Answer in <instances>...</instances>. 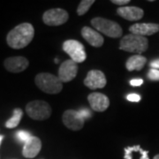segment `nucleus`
Returning a JSON list of instances; mask_svg holds the SVG:
<instances>
[{
	"label": "nucleus",
	"mask_w": 159,
	"mask_h": 159,
	"mask_svg": "<svg viewBox=\"0 0 159 159\" xmlns=\"http://www.w3.org/2000/svg\"><path fill=\"white\" fill-rule=\"evenodd\" d=\"M90 107L95 111L102 112L106 111L110 106V100L105 95L102 93H91L88 97Z\"/></svg>",
	"instance_id": "11"
},
{
	"label": "nucleus",
	"mask_w": 159,
	"mask_h": 159,
	"mask_svg": "<svg viewBox=\"0 0 159 159\" xmlns=\"http://www.w3.org/2000/svg\"><path fill=\"white\" fill-rule=\"evenodd\" d=\"M107 81L105 75L99 70H91L84 80V85L90 89H102L106 85Z\"/></svg>",
	"instance_id": "10"
},
{
	"label": "nucleus",
	"mask_w": 159,
	"mask_h": 159,
	"mask_svg": "<svg viewBox=\"0 0 159 159\" xmlns=\"http://www.w3.org/2000/svg\"><path fill=\"white\" fill-rule=\"evenodd\" d=\"M130 84H131V86H134V87H138V86H141L143 84V80L142 79L131 80Z\"/></svg>",
	"instance_id": "25"
},
{
	"label": "nucleus",
	"mask_w": 159,
	"mask_h": 159,
	"mask_svg": "<svg viewBox=\"0 0 159 159\" xmlns=\"http://www.w3.org/2000/svg\"><path fill=\"white\" fill-rule=\"evenodd\" d=\"M92 26L97 29V32H101L109 37L119 38L122 35V29L119 23L112 21L108 19L97 17L91 20Z\"/></svg>",
	"instance_id": "4"
},
{
	"label": "nucleus",
	"mask_w": 159,
	"mask_h": 159,
	"mask_svg": "<svg viewBox=\"0 0 159 159\" xmlns=\"http://www.w3.org/2000/svg\"><path fill=\"white\" fill-rule=\"evenodd\" d=\"M78 111H79L80 117L84 119V120H86V119H89V118H90L91 116H92V112H91L89 109H87V108L80 109V110Z\"/></svg>",
	"instance_id": "23"
},
{
	"label": "nucleus",
	"mask_w": 159,
	"mask_h": 159,
	"mask_svg": "<svg viewBox=\"0 0 159 159\" xmlns=\"http://www.w3.org/2000/svg\"><path fill=\"white\" fill-rule=\"evenodd\" d=\"M3 139H4V135H1V134H0V145H1V143H2Z\"/></svg>",
	"instance_id": "28"
},
{
	"label": "nucleus",
	"mask_w": 159,
	"mask_h": 159,
	"mask_svg": "<svg viewBox=\"0 0 159 159\" xmlns=\"http://www.w3.org/2000/svg\"><path fill=\"white\" fill-rule=\"evenodd\" d=\"M129 31L132 34L146 36L152 35L159 31V24L157 23H136L129 28Z\"/></svg>",
	"instance_id": "13"
},
{
	"label": "nucleus",
	"mask_w": 159,
	"mask_h": 159,
	"mask_svg": "<svg viewBox=\"0 0 159 159\" xmlns=\"http://www.w3.org/2000/svg\"><path fill=\"white\" fill-rule=\"evenodd\" d=\"M95 3L94 0H82L80 1L79 6L77 8V13L78 15H84L87 11L89 10L91 6Z\"/></svg>",
	"instance_id": "20"
},
{
	"label": "nucleus",
	"mask_w": 159,
	"mask_h": 159,
	"mask_svg": "<svg viewBox=\"0 0 159 159\" xmlns=\"http://www.w3.org/2000/svg\"><path fill=\"white\" fill-rule=\"evenodd\" d=\"M150 67L153 69H159V59H156V60H153L151 61L150 64H149Z\"/></svg>",
	"instance_id": "27"
},
{
	"label": "nucleus",
	"mask_w": 159,
	"mask_h": 159,
	"mask_svg": "<svg viewBox=\"0 0 159 159\" xmlns=\"http://www.w3.org/2000/svg\"><path fill=\"white\" fill-rule=\"evenodd\" d=\"M147 77L152 81H159V70L151 68L148 71Z\"/></svg>",
	"instance_id": "22"
},
{
	"label": "nucleus",
	"mask_w": 159,
	"mask_h": 159,
	"mask_svg": "<svg viewBox=\"0 0 159 159\" xmlns=\"http://www.w3.org/2000/svg\"><path fill=\"white\" fill-rule=\"evenodd\" d=\"M35 84L40 89L47 94H57L62 90V81L54 74L42 73L36 75Z\"/></svg>",
	"instance_id": "2"
},
{
	"label": "nucleus",
	"mask_w": 159,
	"mask_h": 159,
	"mask_svg": "<svg viewBox=\"0 0 159 159\" xmlns=\"http://www.w3.org/2000/svg\"><path fill=\"white\" fill-rule=\"evenodd\" d=\"M81 35L84 39L94 47H101L103 44V37L102 34L89 27H84L81 29Z\"/></svg>",
	"instance_id": "16"
},
{
	"label": "nucleus",
	"mask_w": 159,
	"mask_h": 159,
	"mask_svg": "<svg viewBox=\"0 0 159 159\" xmlns=\"http://www.w3.org/2000/svg\"><path fill=\"white\" fill-rule=\"evenodd\" d=\"M68 13L64 9L54 8L48 10L43 13V22L48 26H60L68 20Z\"/></svg>",
	"instance_id": "7"
},
{
	"label": "nucleus",
	"mask_w": 159,
	"mask_h": 159,
	"mask_svg": "<svg viewBox=\"0 0 159 159\" xmlns=\"http://www.w3.org/2000/svg\"><path fill=\"white\" fill-rule=\"evenodd\" d=\"M63 50L70 56L71 59L75 63H82L85 61V48L81 43L76 40H67L63 43Z\"/></svg>",
	"instance_id": "6"
},
{
	"label": "nucleus",
	"mask_w": 159,
	"mask_h": 159,
	"mask_svg": "<svg viewBox=\"0 0 159 159\" xmlns=\"http://www.w3.org/2000/svg\"><path fill=\"white\" fill-rule=\"evenodd\" d=\"M34 35V27L30 23H21L8 33L6 42L12 49L20 50L28 46Z\"/></svg>",
	"instance_id": "1"
},
{
	"label": "nucleus",
	"mask_w": 159,
	"mask_h": 159,
	"mask_svg": "<svg viewBox=\"0 0 159 159\" xmlns=\"http://www.w3.org/2000/svg\"><path fill=\"white\" fill-rule=\"evenodd\" d=\"M153 159H159V154L158 155H157V156H155Z\"/></svg>",
	"instance_id": "29"
},
{
	"label": "nucleus",
	"mask_w": 159,
	"mask_h": 159,
	"mask_svg": "<svg viewBox=\"0 0 159 159\" xmlns=\"http://www.w3.org/2000/svg\"><path fill=\"white\" fill-rule=\"evenodd\" d=\"M29 62V60L24 57H7L4 66L7 71L11 73H20L28 68Z\"/></svg>",
	"instance_id": "12"
},
{
	"label": "nucleus",
	"mask_w": 159,
	"mask_h": 159,
	"mask_svg": "<svg viewBox=\"0 0 159 159\" xmlns=\"http://www.w3.org/2000/svg\"><path fill=\"white\" fill-rule=\"evenodd\" d=\"M42 148V142L38 137L32 136L23 146L22 154L27 158H34Z\"/></svg>",
	"instance_id": "14"
},
{
	"label": "nucleus",
	"mask_w": 159,
	"mask_h": 159,
	"mask_svg": "<svg viewBox=\"0 0 159 159\" xmlns=\"http://www.w3.org/2000/svg\"><path fill=\"white\" fill-rule=\"evenodd\" d=\"M23 116V111L20 108H16L14 109L13 111V114L11 116V119H9L6 122V126L7 128H14L18 126V125L20 124V120L22 119Z\"/></svg>",
	"instance_id": "19"
},
{
	"label": "nucleus",
	"mask_w": 159,
	"mask_h": 159,
	"mask_svg": "<svg viewBox=\"0 0 159 159\" xmlns=\"http://www.w3.org/2000/svg\"><path fill=\"white\" fill-rule=\"evenodd\" d=\"M26 111L29 117L34 120H44L50 118L51 108L45 101L35 100L29 102L26 106Z\"/></svg>",
	"instance_id": "5"
},
{
	"label": "nucleus",
	"mask_w": 159,
	"mask_h": 159,
	"mask_svg": "<svg viewBox=\"0 0 159 159\" xmlns=\"http://www.w3.org/2000/svg\"><path fill=\"white\" fill-rule=\"evenodd\" d=\"M125 159H149L148 151L144 150L139 145L130 146L125 148Z\"/></svg>",
	"instance_id": "17"
},
{
	"label": "nucleus",
	"mask_w": 159,
	"mask_h": 159,
	"mask_svg": "<svg viewBox=\"0 0 159 159\" xmlns=\"http://www.w3.org/2000/svg\"><path fill=\"white\" fill-rule=\"evenodd\" d=\"M126 99H127L128 101H130V102H137L141 101L142 97H141V96H139L138 94H134V93H133V94H129V95L126 97Z\"/></svg>",
	"instance_id": "24"
},
{
	"label": "nucleus",
	"mask_w": 159,
	"mask_h": 159,
	"mask_svg": "<svg viewBox=\"0 0 159 159\" xmlns=\"http://www.w3.org/2000/svg\"><path fill=\"white\" fill-rule=\"evenodd\" d=\"M148 41L146 37L129 34L124 36L120 41L119 49L127 52L142 53L148 50Z\"/></svg>",
	"instance_id": "3"
},
{
	"label": "nucleus",
	"mask_w": 159,
	"mask_h": 159,
	"mask_svg": "<svg viewBox=\"0 0 159 159\" xmlns=\"http://www.w3.org/2000/svg\"><path fill=\"white\" fill-rule=\"evenodd\" d=\"M111 2H112V4L119 5V6H124V5H126V4L130 3L129 0H112Z\"/></svg>",
	"instance_id": "26"
},
{
	"label": "nucleus",
	"mask_w": 159,
	"mask_h": 159,
	"mask_svg": "<svg viewBox=\"0 0 159 159\" xmlns=\"http://www.w3.org/2000/svg\"><path fill=\"white\" fill-rule=\"evenodd\" d=\"M147 63V58L142 55H134L130 57L125 62V67L128 71H140Z\"/></svg>",
	"instance_id": "18"
},
{
	"label": "nucleus",
	"mask_w": 159,
	"mask_h": 159,
	"mask_svg": "<svg viewBox=\"0 0 159 159\" xmlns=\"http://www.w3.org/2000/svg\"><path fill=\"white\" fill-rule=\"evenodd\" d=\"M117 12L119 16L124 18L125 20L134 21L139 20L143 17V10L142 8H139L136 6H123L119 7L117 10Z\"/></svg>",
	"instance_id": "15"
},
{
	"label": "nucleus",
	"mask_w": 159,
	"mask_h": 159,
	"mask_svg": "<svg viewBox=\"0 0 159 159\" xmlns=\"http://www.w3.org/2000/svg\"><path fill=\"white\" fill-rule=\"evenodd\" d=\"M62 120L65 125L73 131L80 130L85 122V120L80 117L79 111L74 110L66 111L63 114Z\"/></svg>",
	"instance_id": "8"
},
{
	"label": "nucleus",
	"mask_w": 159,
	"mask_h": 159,
	"mask_svg": "<svg viewBox=\"0 0 159 159\" xmlns=\"http://www.w3.org/2000/svg\"><path fill=\"white\" fill-rule=\"evenodd\" d=\"M78 73V65L72 59L66 60L58 69V78L62 82H68L75 78Z\"/></svg>",
	"instance_id": "9"
},
{
	"label": "nucleus",
	"mask_w": 159,
	"mask_h": 159,
	"mask_svg": "<svg viewBox=\"0 0 159 159\" xmlns=\"http://www.w3.org/2000/svg\"><path fill=\"white\" fill-rule=\"evenodd\" d=\"M31 137H32L31 134L29 133V132H27V131L20 130L16 133V138L18 139V141L22 142L24 144L28 142Z\"/></svg>",
	"instance_id": "21"
}]
</instances>
